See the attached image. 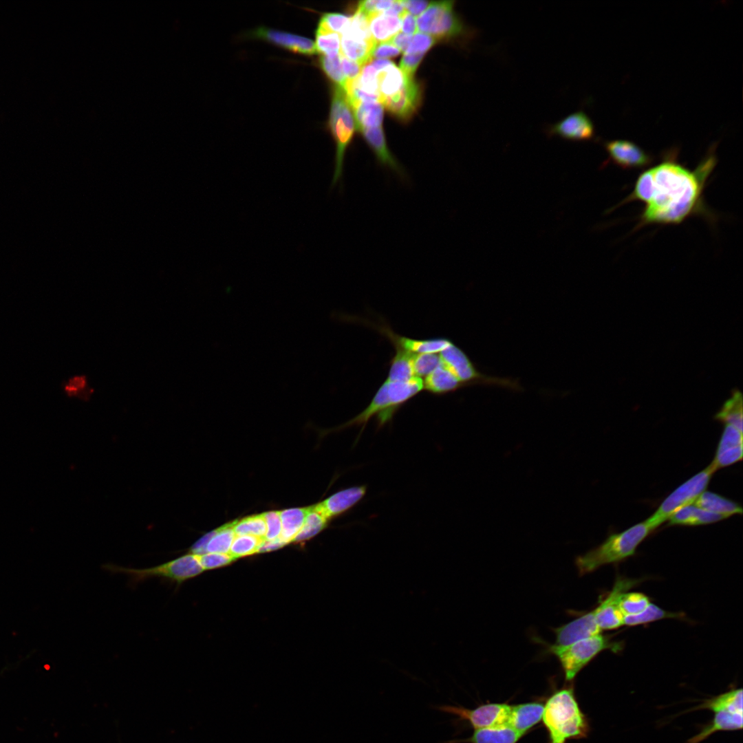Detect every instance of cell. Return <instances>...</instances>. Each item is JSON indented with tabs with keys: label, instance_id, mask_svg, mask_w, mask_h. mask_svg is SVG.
Listing matches in <instances>:
<instances>
[{
	"label": "cell",
	"instance_id": "6da1fadb",
	"mask_svg": "<svg viewBox=\"0 0 743 743\" xmlns=\"http://www.w3.org/2000/svg\"><path fill=\"white\" fill-rule=\"evenodd\" d=\"M717 162L714 149L690 171L671 157L650 168L652 196L639 217V226L678 224L695 215H705L703 191Z\"/></svg>",
	"mask_w": 743,
	"mask_h": 743
},
{
	"label": "cell",
	"instance_id": "7a4b0ae2",
	"mask_svg": "<svg viewBox=\"0 0 743 743\" xmlns=\"http://www.w3.org/2000/svg\"><path fill=\"white\" fill-rule=\"evenodd\" d=\"M550 743H566L587 736L588 720L579 707L572 686L554 692L547 700L542 715Z\"/></svg>",
	"mask_w": 743,
	"mask_h": 743
},
{
	"label": "cell",
	"instance_id": "3957f363",
	"mask_svg": "<svg viewBox=\"0 0 743 743\" xmlns=\"http://www.w3.org/2000/svg\"><path fill=\"white\" fill-rule=\"evenodd\" d=\"M652 532L644 521L609 535L601 544L577 558L575 564L579 573L581 575L591 573L603 566L634 555L637 547Z\"/></svg>",
	"mask_w": 743,
	"mask_h": 743
},
{
	"label": "cell",
	"instance_id": "277c9868",
	"mask_svg": "<svg viewBox=\"0 0 743 743\" xmlns=\"http://www.w3.org/2000/svg\"><path fill=\"white\" fill-rule=\"evenodd\" d=\"M103 568L111 573L127 575L132 585H136L150 579L158 578L180 585L184 581L197 577L204 571L199 556L192 553L147 568H126L109 563L104 565Z\"/></svg>",
	"mask_w": 743,
	"mask_h": 743
},
{
	"label": "cell",
	"instance_id": "5b68a950",
	"mask_svg": "<svg viewBox=\"0 0 743 743\" xmlns=\"http://www.w3.org/2000/svg\"><path fill=\"white\" fill-rule=\"evenodd\" d=\"M546 650L559 662L566 681L572 680L579 671L603 651L616 652L620 644L601 634L567 645L547 644Z\"/></svg>",
	"mask_w": 743,
	"mask_h": 743
},
{
	"label": "cell",
	"instance_id": "8992f818",
	"mask_svg": "<svg viewBox=\"0 0 743 743\" xmlns=\"http://www.w3.org/2000/svg\"><path fill=\"white\" fill-rule=\"evenodd\" d=\"M453 1L431 2L416 20L417 30L435 39L465 40L474 37L476 32L466 27L455 13Z\"/></svg>",
	"mask_w": 743,
	"mask_h": 743
},
{
	"label": "cell",
	"instance_id": "52a82bcc",
	"mask_svg": "<svg viewBox=\"0 0 743 743\" xmlns=\"http://www.w3.org/2000/svg\"><path fill=\"white\" fill-rule=\"evenodd\" d=\"M330 128L336 144L334 169L332 184H336L342 178L346 149L354 133L355 122L344 90L338 86L333 89L330 113Z\"/></svg>",
	"mask_w": 743,
	"mask_h": 743
},
{
	"label": "cell",
	"instance_id": "ba28073f",
	"mask_svg": "<svg viewBox=\"0 0 743 743\" xmlns=\"http://www.w3.org/2000/svg\"><path fill=\"white\" fill-rule=\"evenodd\" d=\"M715 471L709 464L671 492L661 502L657 510L645 521L652 531L668 520L669 517L679 509L692 505L706 491Z\"/></svg>",
	"mask_w": 743,
	"mask_h": 743
},
{
	"label": "cell",
	"instance_id": "9c48e42d",
	"mask_svg": "<svg viewBox=\"0 0 743 743\" xmlns=\"http://www.w3.org/2000/svg\"><path fill=\"white\" fill-rule=\"evenodd\" d=\"M433 708L442 713L456 716L458 721H466L475 729L508 725L511 705L505 703H488L474 709L462 706L441 704Z\"/></svg>",
	"mask_w": 743,
	"mask_h": 743
},
{
	"label": "cell",
	"instance_id": "30bf717a",
	"mask_svg": "<svg viewBox=\"0 0 743 743\" xmlns=\"http://www.w3.org/2000/svg\"><path fill=\"white\" fill-rule=\"evenodd\" d=\"M635 583L634 580L618 579L612 591L592 610L595 622L601 632L623 625L624 615L619 608L618 600Z\"/></svg>",
	"mask_w": 743,
	"mask_h": 743
},
{
	"label": "cell",
	"instance_id": "8fae6325",
	"mask_svg": "<svg viewBox=\"0 0 743 743\" xmlns=\"http://www.w3.org/2000/svg\"><path fill=\"white\" fill-rule=\"evenodd\" d=\"M548 138L557 136L570 141H588L594 138L596 130L589 116L580 110L572 113L545 128Z\"/></svg>",
	"mask_w": 743,
	"mask_h": 743
},
{
	"label": "cell",
	"instance_id": "7c38bea8",
	"mask_svg": "<svg viewBox=\"0 0 743 743\" xmlns=\"http://www.w3.org/2000/svg\"><path fill=\"white\" fill-rule=\"evenodd\" d=\"M422 98V89L413 77L405 76L402 87L396 94L384 98L381 103L393 116L402 121L409 120L416 111Z\"/></svg>",
	"mask_w": 743,
	"mask_h": 743
},
{
	"label": "cell",
	"instance_id": "4fadbf2b",
	"mask_svg": "<svg viewBox=\"0 0 743 743\" xmlns=\"http://www.w3.org/2000/svg\"><path fill=\"white\" fill-rule=\"evenodd\" d=\"M396 411L397 410L391 403L387 383L385 380L367 407L359 414L341 426L339 429L349 427H361L362 432L368 421L374 416L376 417L377 425L380 428L389 422Z\"/></svg>",
	"mask_w": 743,
	"mask_h": 743
},
{
	"label": "cell",
	"instance_id": "5bb4252c",
	"mask_svg": "<svg viewBox=\"0 0 743 743\" xmlns=\"http://www.w3.org/2000/svg\"><path fill=\"white\" fill-rule=\"evenodd\" d=\"M603 146L609 155V160L623 169L645 168L654 161L652 155L629 140L605 141Z\"/></svg>",
	"mask_w": 743,
	"mask_h": 743
},
{
	"label": "cell",
	"instance_id": "9a60e30c",
	"mask_svg": "<svg viewBox=\"0 0 743 743\" xmlns=\"http://www.w3.org/2000/svg\"><path fill=\"white\" fill-rule=\"evenodd\" d=\"M367 324L375 327L383 335L386 336L394 345L396 349H399L411 354L440 353L447 347L452 341L447 338H432L427 339H416L396 334L388 325L385 323L375 324L367 322Z\"/></svg>",
	"mask_w": 743,
	"mask_h": 743
},
{
	"label": "cell",
	"instance_id": "2e32d148",
	"mask_svg": "<svg viewBox=\"0 0 743 743\" xmlns=\"http://www.w3.org/2000/svg\"><path fill=\"white\" fill-rule=\"evenodd\" d=\"M742 431L725 424L711 464L717 471L742 459Z\"/></svg>",
	"mask_w": 743,
	"mask_h": 743
},
{
	"label": "cell",
	"instance_id": "e0dca14e",
	"mask_svg": "<svg viewBox=\"0 0 743 743\" xmlns=\"http://www.w3.org/2000/svg\"><path fill=\"white\" fill-rule=\"evenodd\" d=\"M367 486H354L334 493L316 504L328 519L338 517L357 505L365 497Z\"/></svg>",
	"mask_w": 743,
	"mask_h": 743
},
{
	"label": "cell",
	"instance_id": "ac0fdd59",
	"mask_svg": "<svg viewBox=\"0 0 743 743\" xmlns=\"http://www.w3.org/2000/svg\"><path fill=\"white\" fill-rule=\"evenodd\" d=\"M252 34L257 38L295 53L305 55L316 53L315 43L304 36L263 27L257 28Z\"/></svg>",
	"mask_w": 743,
	"mask_h": 743
},
{
	"label": "cell",
	"instance_id": "d6986e66",
	"mask_svg": "<svg viewBox=\"0 0 743 743\" xmlns=\"http://www.w3.org/2000/svg\"><path fill=\"white\" fill-rule=\"evenodd\" d=\"M557 645H567L577 640L601 634L591 610L572 621L554 628Z\"/></svg>",
	"mask_w": 743,
	"mask_h": 743
},
{
	"label": "cell",
	"instance_id": "ffe728a7",
	"mask_svg": "<svg viewBox=\"0 0 743 743\" xmlns=\"http://www.w3.org/2000/svg\"><path fill=\"white\" fill-rule=\"evenodd\" d=\"M360 132L380 164L390 169L401 178L406 177L405 170L387 147L383 127L365 129Z\"/></svg>",
	"mask_w": 743,
	"mask_h": 743
},
{
	"label": "cell",
	"instance_id": "44dd1931",
	"mask_svg": "<svg viewBox=\"0 0 743 743\" xmlns=\"http://www.w3.org/2000/svg\"><path fill=\"white\" fill-rule=\"evenodd\" d=\"M543 708L537 702L511 706L508 726L524 735L541 720Z\"/></svg>",
	"mask_w": 743,
	"mask_h": 743
},
{
	"label": "cell",
	"instance_id": "7402d4cb",
	"mask_svg": "<svg viewBox=\"0 0 743 743\" xmlns=\"http://www.w3.org/2000/svg\"><path fill=\"white\" fill-rule=\"evenodd\" d=\"M424 390L435 395H443L466 387L464 383L442 362L423 380Z\"/></svg>",
	"mask_w": 743,
	"mask_h": 743
},
{
	"label": "cell",
	"instance_id": "603a6c76",
	"mask_svg": "<svg viewBox=\"0 0 743 743\" xmlns=\"http://www.w3.org/2000/svg\"><path fill=\"white\" fill-rule=\"evenodd\" d=\"M523 735L508 725L475 729L463 740H450L442 743H517Z\"/></svg>",
	"mask_w": 743,
	"mask_h": 743
},
{
	"label": "cell",
	"instance_id": "cb8c5ba5",
	"mask_svg": "<svg viewBox=\"0 0 743 743\" xmlns=\"http://www.w3.org/2000/svg\"><path fill=\"white\" fill-rule=\"evenodd\" d=\"M693 505L706 511L724 516L726 519L742 513V508L738 503L707 491L698 497Z\"/></svg>",
	"mask_w": 743,
	"mask_h": 743
},
{
	"label": "cell",
	"instance_id": "d4e9b609",
	"mask_svg": "<svg viewBox=\"0 0 743 743\" xmlns=\"http://www.w3.org/2000/svg\"><path fill=\"white\" fill-rule=\"evenodd\" d=\"M726 519L724 516L702 510L696 506H685L668 519L669 526H700L713 524Z\"/></svg>",
	"mask_w": 743,
	"mask_h": 743
},
{
	"label": "cell",
	"instance_id": "484cf974",
	"mask_svg": "<svg viewBox=\"0 0 743 743\" xmlns=\"http://www.w3.org/2000/svg\"><path fill=\"white\" fill-rule=\"evenodd\" d=\"M743 714L729 712H715L712 721L702 731L690 738L687 743H700L719 731L738 730L742 728Z\"/></svg>",
	"mask_w": 743,
	"mask_h": 743
},
{
	"label": "cell",
	"instance_id": "4316f807",
	"mask_svg": "<svg viewBox=\"0 0 743 743\" xmlns=\"http://www.w3.org/2000/svg\"><path fill=\"white\" fill-rule=\"evenodd\" d=\"M351 108L354 111L355 127L359 131L382 127L384 106L381 103H359Z\"/></svg>",
	"mask_w": 743,
	"mask_h": 743
},
{
	"label": "cell",
	"instance_id": "83f0119b",
	"mask_svg": "<svg viewBox=\"0 0 743 743\" xmlns=\"http://www.w3.org/2000/svg\"><path fill=\"white\" fill-rule=\"evenodd\" d=\"M368 21L372 36L376 43L389 41L401 29L400 17L384 13L371 17Z\"/></svg>",
	"mask_w": 743,
	"mask_h": 743
},
{
	"label": "cell",
	"instance_id": "f1b7e54d",
	"mask_svg": "<svg viewBox=\"0 0 743 743\" xmlns=\"http://www.w3.org/2000/svg\"><path fill=\"white\" fill-rule=\"evenodd\" d=\"M742 689H731L713 698L706 700L696 709H709L714 713L724 711L743 714Z\"/></svg>",
	"mask_w": 743,
	"mask_h": 743
},
{
	"label": "cell",
	"instance_id": "f546056e",
	"mask_svg": "<svg viewBox=\"0 0 743 743\" xmlns=\"http://www.w3.org/2000/svg\"><path fill=\"white\" fill-rule=\"evenodd\" d=\"M376 43L341 34V54L363 66L372 60L370 54Z\"/></svg>",
	"mask_w": 743,
	"mask_h": 743
},
{
	"label": "cell",
	"instance_id": "4dcf8cb0",
	"mask_svg": "<svg viewBox=\"0 0 743 743\" xmlns=\"http://www.w3.org/2000/svg\"><path fill=\"white\" fill-rule=\"evenodd\" d=\"M308 508H294L279 512L281 532L280 538L287 543L293 541L301 529L305 519Z\"/></svg>",
	"mask_w": 743,
	"mask_h": 743
},
{
	"label": "cell",
	"instance_id": "1f68e13d",
	"mask_svg": "<svg viewBox=\"0 0 743 743\" xmlns=\"http://www.w3.org/2000/svg\"><path fill=\"white\" fill-rule=\"evenodd\" d=\"M405 76L393 63L378 72V91L382 100L397 93L403 86Z\"/></svg>",
	"mask_w": 743,
	"mask_h": 743
},
{
	"label": "cell",
	"instance_id": "d6a6232c",
	"mask_svg": "<svg viewBox=\"0 0 743 743\" xmlns=\"http://www.w3.org/2000/svg\"><path fill=\"white\" fill-rule=\"evenodd\" d=\"M742 396L740 391H735L727 400L715 418L724 424L731 425L742 431L743 424Z\"/></svg>",
	"mask_w": 743,
	"mask_h": 743
},
{
	"label": "cell",
	"instance_id": "836d02e7",
	"mask_svg": "<svg viewBox=\"0 0 743 743\" xmlns=\"http://www.w3.org/2000/svg\"><path fill=\"white\" fill-rule=\"evenodd\" d=\"M413 354L396 349L394 356L390 360V367L386 380L389 381H407L415 377L412 367Z\"/></svg>",
	"mask_w": 743,
	"mask_h": 743
},
{
	"label": "cell",
	"instance_id": "e575fe53",
	"mask_svg": "<svg viewBox=\"0 0 743 743\" xmlns=\"http://www.w3.org/2000/svg\"><path fill=\"white\" fill-rule=\"evenodd\" d=\"M328 520L316 505L308 508L304 524L293 541L301 542L316 535L326 527Z\"/></svg>",
	"mask_w": 743,
	"mask_h": 743
},
{
	"label": "cell",
	"instance_id": "d590c367",
	"mask_svg": "<svg viewBox=\"0 0 743 743\" xmlns=\"http://www.w3.org/2000/svg\"><path fill=\"white\" fill-rule=\"evenodd\" d=\"M681 616L682 614L666 611L658 605L650 603L641 612L634 615L625 616L623 625L636 626L663 618H678Z\"/></svg>",
	"mask_w": 743,
	"mask_h": 743
},
{
	"label": "cell",
	"instance_id": "8d00e7d4",
	"mask_svg": "<svg viewBox=\"0 0 743 743\" xmlns=\"http://www.w3.org/2000/svg\"><path fill=\"white\" fill-rule=\"evenodd\" d=\"M316 52L333 57L341 53V35L318 25L316 30Z\"/></svg>",
	"mask_w": 743,
	"mask_h": 743
},
{
	"label": "cell",
	"instance_id": "74e56055",
	"mask_svg": "<svg viewBox=\"0 0 743 743\" xmlns=\"http://www.w3.org/2000/svg\"><path fill=\"white\" fill-rule=\"evenodd\" d=\"M235 537L233 522L219 528L214 530L206 546V552L228 553Z\"/></svg>",
	"mask_w": 743,
	"mask_h": 743
},
{
	"label": "cell",
	"instance_id": "f35d334b",
	"mask_svg": "<svg viewBox=\"0 0 743 743\" xmlns=\"http://www.w3.org/2000/svg\"><path fill=\"white\" fill-rule=\"evenodd\" d=\"M237 535H252L263 539L266 533L265 520L261 515H256L233 522Z\"/></svg>",
	"mask_w": 743,
	"mask_h": 743
},
{
	"label": "cell",
	"instance_id": "ab89813d",
	"mask_svg": "<svg viewBox=\"0 0 743 743\" xmlns=\"http://www.w3.org/2000/svg\"><path fill=\"white\" fill-rule=\"evenodd\" d=\"M650 603L649 597L645 594L625 592L619 598L618 606L625 616L641 612Z\"/></svg>",
	"mask_w": 743,
	"mask_h": 743
},
{
	"label": "cell",
	"instance_id": "60d3db41",
	"mask_svg": "<svg viewBox=\"0 0 743 743\" xmlns=\"http://www.w3.org/2000/svg\"><path fill=\"white\" fill-rule=\"evenodd\" d=\"M261 540L252 535H237L232 543L228 554L235 560L239 557L255 554L257 552Z\"/></svg>",
	"mask_w": 743,
	"mask_h": 743
},
{
	"label": "cell",
	"instance_id": "b9f144b4",
	"mask_svg": "<svg viewBox=\"0 0 743 743\" xmlns=\"http://www.w3.org/2000/svg\"><path fill=\"white\" fill-rule=\"evenodd\" d=\"M320 66L326 76L338 87L345 89L347 78H345L341 67V53L340 54L328 57L321 56L319 59Z\"/></svg>",
	"mask_w": 743,
	"mask_h": 743
},
{
	"label": "cell",
	"instance_id": "7bdbcfd3",
	"mask_svg": "<svg viewBox=\"0 0 743 743\" xmlns=\"http://www.w3.org/2000/svg\"><path fill=\"white\" fill-rule=\"evenodd\" d=\"M342 34L369 42H375L369 30L367 17L358 10L352 16L347 28Z\"/></svg>",
	"mask_w": 743,
	"mask_h": 743
},
{
	"label": "cell",
	"instance_id": "ee69618b",
	"mask_svg": "<svg viewBox=\"0 0 743 743\" xmlns=\"http://www.w3.org/2000/svg\"><path fill=\"white\" fill-rule=\"evenodd\" d=\"M441 363L439 355L433 353L413 354L412 367L414 375L422 378L432 372Z\"/></svg>",
	"mask_w": 743,
	"mask_h": 743
},
{
	"label": "cell",
	"instance_id": "f6af8a7d",
	"mask_svg": "<svg viewBox=\"0 0 743 743\" xmlns=\"http://www.w3.org/2000/svg\"><path fill=\"white\" fill-rule=\"evenodd\" d=\"M351 18L341 13H326L322 16L318 25L341 35L347 28Z\"/></svg>",
	"mask_w": 743,
	"mask_h": 743
},
{
	"label": "cell",
	"instance_id": "bcb514c9",
	"mask_svg": "<svg viewBox=\"0 0 743 743\" xmlns=\"http://www.w3.org/2000/svg\"><path fill=\"white\" fill-rule=\"evenodd\" d=\"M378 72L370 61L363 65L360 76L356 78L359 87L366 92L380 95L377 81Z\"/></svg>",
	"mask_w": 743,
	"mask_h": 743
},
{
	"label": "cell",
	"instance_id": "7dc6e473",
	"mask_svg": "<svg viewBox=\"0 0 743 743\" xmlns=\"http://www.w3.org/2000/svg\"><path fill=\"white\" fill-rule=\"evenodd\" d=\"M198 556L204 570L225 566L235 561L228 553L206 552Z\"/></svg>",
	"mask_w": 743,
	"mask_h": 743
},
{
	"label": "cell",
	"instance_id": "c3c4849f",
	"mask_svg": "<svg viewBox=\"0 0 743 743\" xmlns=\"http://www.w3.org/2000/svg\"><path fill=\"white\" fill-rule=\"evenodd\" d=\"M435 41L436 39L435 38L429 34L417 32L412 38V40L407 50L405 51V53L425 54L435 44Z\"/></svg>",
	"mask_w": 743,
	"mask_h": 743
},
{
	"label": "cell",
	"instance_id": "681fc988",
	"mask_svg": "<svg viewBox=\"0 0 743 743\" xmlns=\"http://www.w3.org/2000/svg\"><path fill=\"white\" fill-rule=\"evenodd\" d=\"M87 379L84 376H74L69 380L65 385V391L69 396H80L82 399H87L92 392L91 389L86 388Z\"/></svg>",
	"mask_w": 743,
	"mask_h": 743
},
{
	"label": "cell",
	"instance_id": "f907efd6",
	"mask_svg": "<svg viewBox=\"0 0 743 743\" xmlns=\"http://www.w3.org/2000/svg\"><path fill=\"white\" fill-rule=\"evenodd\" d=\"M266 526V539H274L279 538L281 532V523L279 512L271 511L263 514Z\"/></svg>",
	"mask_w": 743,
	"mask_h": 743
},
{
	"label": "cell",
	"instance_id": "816d5d0a",
	"mask_svg": "<svg viewBox=\"0 0 743 743\" xmlns=\"http://www.w3.org/2000/svg\"><path fill=\"white\" fill-rule=\"evenodd\" d=\"M425 54H407L405 53L400 63V69L407 77H413L418 65L422 61Z\"/></svg>",
	"mask_w": 743,
	"mask_h": 743
},
{
	"label": "cell",
	"instance_id": "f5cc1de1",
	"mask_svg": "<svg viewBox=\"0 0 743 743\" xmlns=\"http://www.w3.org/2000/svg\"><path fill=\"white\" fill-rule=\"evenodd\" d=\"M401 51L389 42L376 43L371 51L370 57L374 58H385L394 57L400 54Z\"/></svg>",
	"mask_w": 743,
	"mask_h": 743
},
{
	"label": "cell",
	"instance_id": "db71d44e",
	"mask_svg": "<svg viewBox=\"0 0 743 743\" xmlns=\"http://www.w3.org/2000/svg\"><path fill=\"white\" fill-rule=\"evenodd\" d=\"M341 63L347 80H354L360 76L363 66L358 63L348 59L341 54Z\"/></svg>",
	"mask_w": 743,
	"mask_h": 743
},
{
	"label": "cell",
	"instance_id": "11a10c76",
	"mask_svg": "<svg viewBox=\"0 0 743 743\" xmlns=\"http://www.w3.org/2000/svg\"><path fill=\"white\" fill-rule=\"evenodd\" d=\"M402 3L405 11L414 17L420 16L431 3L429 1L415 0L402 1Z\"/></svg>",
	"mask_w": 743,
	"mask_h": 743
},
{
	"label": "cell",
	"instance_id": "9f6ffc18",
	"mask_svg": "<svg viewBox=\"0 0 743 743\" xmlns=\"http://www.w3.org/2000/svg\"><path fill=\"white\" fill-rule=\"evenodd\" d=\"M402 33L413 35L417 31L416 17L405 12L400 18Z\"/></svg>",
	"mask_w": 743,
	"mask_h": 743
},
{
	"label": "cell",
	"instance_id": "6f0895ef",
	"mask_svg": "<svg viewBox=\"0 0 743 743\" xmlns=\"http://www.w3.org/2000/svg\"><path fill=\"white\" fill-rule=\"evenodd\" d=\"M413 36L406 34L405 33L398 32L389 41V43L394 45L398 48L401 52H405L408 47L412 40Z\"/></svg>",
	"mask_w": 743,
	"mask_h": 743
},
{
	"label": "cell",
	"instance_id": "680465c9",
	"mask_svg": "<svg viewBox=\"0 0 743 743\" xmlns=\"http://www.w3.org/2000/svg\"><path fill=\"white\" fill-rule=\"evenodd\" d=\"M285 545H286V543L284 542L280 537L274 539H263L261 540L257 552H265L275 550Z\"/></svg>",
	"mask_w": 743,
	"mask_h": 743
},
{
	"label": "cell",
	"instance_id": "91938a15",
	"mask_svg": "<svg viewBox=\"0 0 743 743\" xmlns=\"http://www.w3.org/2000/svg\"><path fill=\"white\" fill-rule=\"evenodd\" d=\"M214 534V530L210 532L198 539L191 548L190 553L202 555L206 552V546Z\"/></svg>",
	"mask_w": 743,
	"mask_h": 743
},
{
	"label": "cell",
	"instance_id": "94428289",
	"mask_svg": "<svg viewBox=\"0 0 743 743\" xmlns=\"http://www.w3.org/2000/svg\"><path fill=\"white\" fill-rule=\"evenodd\" d=\"M406 12L402 1H394L391 6L385 12H383L387 15L395 16L401 18V17Z\"/></svg>",
	"mask_w": 743,
	"mask_h": 743
}]
</instances>
